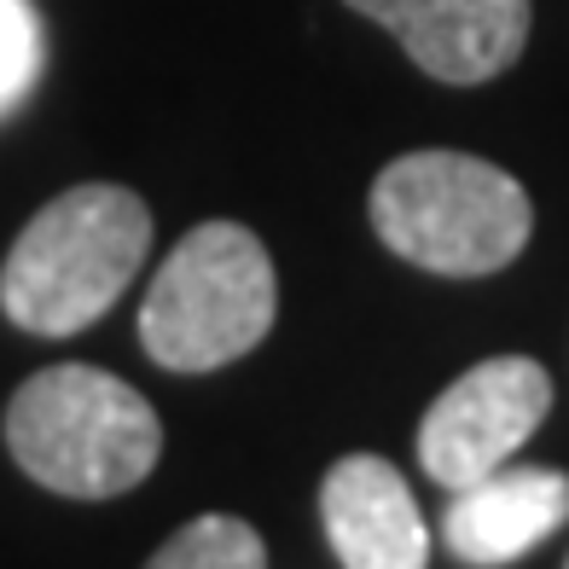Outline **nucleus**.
Masks as SVG:
<instances>
[{
    "label": "nucleus",
    "instance_id": "nucleus-1",
    "mask_svg": "<svg viewBox=\"0 0 569 569\" xmlns=\"http://www.w3.org/2000/svg\"><path fill=\"white\" fill-rule=\"evenodd\" d=\"M151 250V210L128 187H70L41 203L0 268V308L36 338H76L128 291Z\"/></svg>",
    "mask_w": 569,
    "mask_h": 569
},
{
    "label": "nucleus",
    "instance_id": "nucleus-2",
    "mask_svg": "<svg viewBox=\"0 0 569 569\" xmlns=\"http://www.w3.org/2000/svg\"><path fill=\"white\" fill-rule=\"evenodd\" d=\"M7 448L23 477L64 500H117L151 477L163 425L151 401L99 367H47L7 407Z\"/></svg>",
    "mask_w": 569,
    "mask_h": 569
},
{
    "label": "nucleus",
    "instance_id": "nucleus-3",
    "mask_svg": "<svg viewBox=\"0 0 569 569\" xmlns=\"http://www.w3.org/2000/svg\"><path fill=\"white\" fill-rule=\"evenodd\" d=\"M372 227L401 262L448 279L500 273L535 232L517 174L471 151H407L372 180Z\"/></svg>",
    "mask_w": 569,
    "mask_h": 569
},
{
    "label": "nucleus",
    "instance_id": "nucleus-4",
    "mask_svg": "<svg viewBox=\"0 0 569 569\" xmlns=\"http://www.w3.org/2000/svg\"><path fill=\"white\" fill-rule=\"evenodd\" d=\"M279 308L273 256L239 221H203L180 239L140 302V343L169 372H216L268 338Z\"/></svg>",
    "mask_w": 569,
    "mask_h": 569
},
{
    "label": "nucleus",
    "instance_id": "nucleus-5",
    "mask_svg": "<svg viewBox=\"0 0 569 569\" xmlns=\"http://www.w3.org/2000/svg\"><path fill=\"white\" fill-rule=\"evenodd\" d=\"M552 412V378L529 355H495L459 372L419 425V465L430 482L471 488L529 442Z\"/></svg>",
    "mask_w": 569,
    "mask_h": 569
},
{
    "label": "nucleus",
    "instance_id": "nucleus-6",
    "mask_svg": "<svg viewBox=\"0 0 569 569\" xmlns=\"http://www.w3.org/2000/svg\"><path fill=\"white\" fill-rule=\"evenodd\" d=\"M360 18L383 23L407 59L448 88L495 82L529 47L535 0H349Z\"/></svg>",
    "mask_w": 569,
    "mask_h": 569
},
{
    "label": "nucleus",
    "instance_id": "nucleus-7",
    "mask_svg": "<svg viewBox=\"0 0 569 569\" xmlns=\"http://www.w3.org/2000/svg\"><path fill=\"white\" fill-rule=\"evenodd\" d=\"M320 517L343 569H430L425 511L390 459H338L320 482Z\"/></svg>",
    "mask_w": 569,
    "mask_h": 569
},
{
    "label": "nucleus",
    "instance_id": "nucleus-8",
    "mask_svg": "<svg viewBox=\"0 0 569 569\" xmlns=\"http://www.w3.org/2000/svg\"><path fill=\"white\" fill-rule=\"evenodd\" d=\"M569 523V477L552 465H500L471 488H453L442 511V540L459 563L500 569L535 552Z\"/></svg>",
    "mask_w": 569,
    "mask_h": 569
},
{
    "label": "nucleus",
    "instance_id": "nucleus-9",
    "mask_svg": "<svg viewBox=\"0 0 569 569\" xmlns=\"http://www.w3.org/2000/svg\"><path fill=\"white\" fill-rule=\"evenodd\" d=\"M146 569H268V547L244 517L210 511L198 523L174 529Z\"/></svg>",
    "mask_w": 569,
    "mask_h": 569
},
{
    "label": "nucleus",
    "instance_id": "nucleus-10",
    "mask_svg": "<svg viewBox=\"0 0 569 569\" xmlns=\"http://www.w3.org/2000/svg\"><path fill=\"white\" fill-rule=\"evenodd\" d=\"M47 64V36L30 0H0V117H12L30 99Z\"/></svg>",
    "mask_w": 569,
    "mask_h": 569
}]
</instances>
